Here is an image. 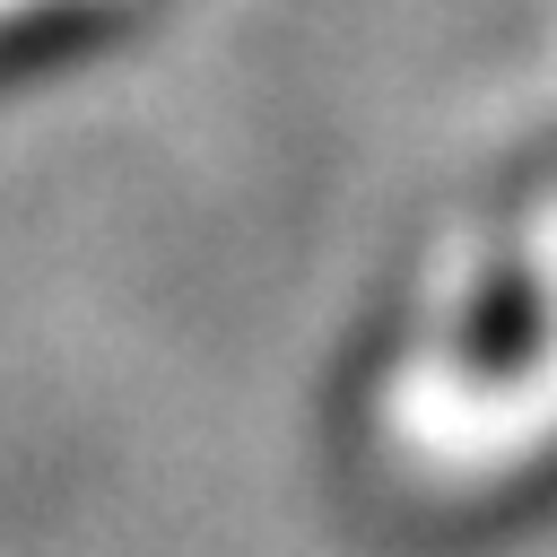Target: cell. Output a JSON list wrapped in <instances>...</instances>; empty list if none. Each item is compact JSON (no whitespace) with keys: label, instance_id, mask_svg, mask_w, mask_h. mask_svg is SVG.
Listing matches in <instances>:
<instances>
[{"label":"cell","instance_id":"cell-1","mask_svg":"<svg viewBox=\"0 0 557 557\" xmlns=\"http://www.w3.org/2000/svg\"><path fill=\"white\" fill-rule=\"evenodd\" d=\"M540 348V296L522 278H496V296L470 313V366L479 374H513Z\"/></svg>","mask_w":557,"mask_h":557}]
</instances>
